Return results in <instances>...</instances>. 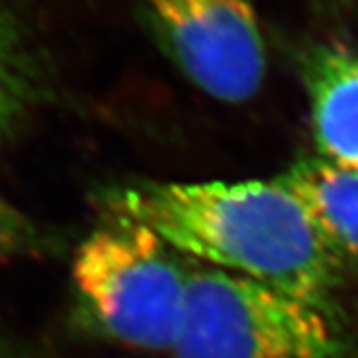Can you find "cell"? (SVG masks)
Masks as SVG:
<instances>
[{
    "label": "cell",
    "instance_id": "8992f818",
    "mask_svg": "<svg viewBox=\"0 0 358 358\" xmlns=\"http://www.w3.org/2000/svg\"><path fill=\"white\" fill-rule=\"evenodd\" d=\"M320 157L358 173V52L317 46L301 62Z\"/></svg>",
    "mask_w": 358,
    "mask_h": 358
},
{
    "label": "cell",
    "instance_id": "5b68a950",
    "mask_svg": "<svg viewBox=\"0 0 358 358\" xmlns=\"http://www.w3.org/2000/svg\"><path fill=\"white\" fill-rule=\"evenodd\" d=\"M56 96V64L24 0H0V152Z\"/></svg>",
    "mask_w": 358,
    "mask_h": 358
},
{
    "label": "cell",
    "instance_id": "3957f363",
    "mask_svg": "<svg viewBox=\"0 0 358 358\" xmlns=\"http://www.w3.org/2000/svg\"><path fill=\"white\" fill-rule=\"evenodd\" d=\"M185 259L187 307L176 358H345L329 310Z\"/></svg>",
    "mask_w": 358,
    "mask_h": 358
},
{
    "label": "cell",
    "instance_id": "7a4b0ae2",
    "mask_svg": "<svg viewBox=\"0 0 358 358\" xmlns=\"http://www.w3.org/2000/svg\"><path fill=\"white\" fill-rule=\"evenodd\" d=\"M187 259L120 211L78 245L72 287L78 315L117 343L173 350L187 307Z\"/></svg>",
    "mask_w": 358,
    "mask_h": 358
},
{
    "label": "cell",
    "instance_id": "9c48e42d",
    "mask_svg": "<svg viewBox=\"0 0 358 358\" xmlns=\"http://www.w3.org/2000/svg\"><path fill=\"white\" fill-rule=\"evenodd\" d=\"M0 358H60L48 350H40L36 346L24 345L20 341H13L0 336Z\"/></svg>",
    "mask_w": 358,
    "mask_h": 358
},
{
    "label": "cell",
    "instance_id": "6da1fadb",
    "mask_svg": "<svg viewBox=\"0 0 358 358\" xmlns=\"http://www.w3.org/2000/svg\"><path fill=\"white\" fill-rule=\"evenodd\" d=\"M100 207L143 223L179 255L331 313L341 259L277 179L134 181L106 189Z\"/></svg>",
    "mask_w": 358,
    "mask_h": 358
},
{
    "label": "cell",
    "instance_id": "277c9868",
    "mask_svg": "<svg viewBox=\"0 0 358 358\" xmlns=\"http://www.w3.org/2000/svg\"><path fill=\"white\" fill-rule=\"evenodd\" d=\"M157 48L193 86L225 103L263 86L267 48L253 0H138Z\"/></svg>",
    "mask_w": 358,
    "mask_h": 358
},
{
    "label": "cell",
    "instance_id": "52a82bcc",
    "mask_svg": "<svg viewBox=\"0 0 358 358\" xmlns=\"http://www.w3.org/2000/svg\"><path fill=\"white\" fill-rule=\"evenodd\" d=\"M301 201L334 255L358 259V173L324 157L294 162L275 178Z\"/></svg>",
    "mask_w": 358,
    "mask_h": 358
},
{
    "label": "cell",
    "instance_id": "ba28073f",
    "mask_svg": "<svg viewBox=\"0 0 358 358\" xmlns=\"http://www.w3.org/2000/svg\"><path fill=\"white\" fill-rule=\"evenodd\" d=\"M54 237L0 192V263L54 253Z\"/></svg>",
    "mask_w": 358,
    "mask_h": 358
}]
</instances>
